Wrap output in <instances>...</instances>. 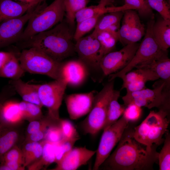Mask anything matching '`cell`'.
Wrapping results in <instances>:
<instances>
[{"label":"cell","mask_w":170,"mask_h":170,"mask_svg":"<svg viewBox=\"0 0 170 170\" xmlns=\"http://www.w3.org/2000/svg\"><path fill=\"white\" fill-rule=\"evenodd\" d=\"M133 131L134 128L128 126L126 128L116 148L101 165V168L107 170L153 169L154 164L158 162L157 147L151 150L144 147L134 138Z\"/></svg>","instance_id":"obj_1"},{"label":"cell","mask_w":170,"mask_h":170,"mask_svg":"<svg viewBox=\"0 0 170 170\" xmlns=\"http://www.w3.org/2000/svg\"><path fill=\"white\" fill-rule=\"evenodd\" d=\"M67 22L63 20L53 28L22 41L25 48H35L54 60L61 62L75 52L73 34Z\"/></svg>","instance_id":"obj_2"},{"label":"cell","mask_w":170,"mask_h":170,"mask_svg":"<svg viewBox=\"0 0 170 170\" xmlns=\"http://www.w3.org/2000/svg\"><path fill=\"white\" fill-rule=\"evenodd\" d=\"M169 113L162 110L150 111L141 124L134 128V139L149 150L161 145L164 141V135L168 131Z\"/></svg>","instance_id":"obj_3"},{"label":"cell","mask_w":170,"mask_h":170,"mask_svg":"<svg viewBox=\"0 0 170 170\" xmlns=\"http://www.w3.org/2000/svg\"><path fill=\"white\" fill-rule=\"evenodd\" d=\"M154 21V19H150L148 22L144 38L130 62L121 71L109 75L108 81L120 78L138 65L168 58V50L161 48L153 35L152 28Z\"/></svg>","instance_id":"obj_4"},{"label":"cell","mask_w":170,"mask_h":170,"mask_svg":"<svg viewBox=\"0 0 170 170\" xmlns=\"http://www.w3.org/2000/svg\"><path fill=\"white\" fill-rule=\"evenodd\" d=\"M18 60L25 72L46 75L54 80L62 78L63 62L54 60L37 48L23 49Z\"/></svg>","instance_id":"obj_5"},{"label":"cell","mask_w":170,"mask_h":170,"mask_svg":"<svg viewBox=\"0 0 170 170\" xmlns=\"http://www.w3.org/2000/svg\"><path fill=\"white\" fill-rule=\"evenodd\" d=\"M75 51L78 60L83 65L88 76L94 81H101L105 76L100 66L104 55L99 42L96 35L92 33L76 41Z\"/></svg>","instance_id":"obj_6"},{"label":"cell","mask_w":170,"mask_h":170,"mask_svg":"<svg viewBox=\"0 0 170 170\" xmlns=\"http://www.w3.org/2000/svg\"><path fill=\"white\" fill-rule=\"evenodd\" d=\"M169 88L170 84L162 80L154 84L153 89L145 88L136 92H127L122 99L126 106L134 104L149 109L156 107L169 113Z\"/></svg>","instance_id":"obj_7"},{"label":"cell","mask_w":170,"mask_h":170,"mask_svg":"<svg viewBox=\"0 0 170 170\" xmlns=\"http://www.w3.org/2000/svg\"><path fill=\"white\" fill-rule=\"evenodd\" d=\"M65 14L64 0H54L30 19L20 41L26 40L37 34L51 29L63 20Z\"/></svg>","instance_id":"obj_8"},{"label":"cell","mask_w":170,"mask_h":170,"mask_svg":"<svg viewBox=\"0 0 170 170\" xmlns=\"http://www.w3.org/2000/svg\"><path fill=\"white\" fill-rule=\"evenodd\" d=\"M114 83V80L108 81L96 94L92 107L81 124L84 133L94 136L102 130L109 104L115 90Z\"/></svg>","instance_id":"obj_9"},{"label":"cell","mask_w":170,"mask_h":170,"mask_svg":"<svg viewBox=\"0 0 170 170\" xmlns=\"http://www.w3.org/2000/svg\"><path fill=\"white\" fill-rule=\"evenodd\" d=\"M68 84L66 79L55 80L48 83L38 84V97L42 105L48 109V115L59 121V110Z\"/></svg>","instance_id":"obj_10"},{"label":"cell","mask_w":170,"mask_h":170,"mask_svg":"<svg viewBox=\"0 0 170 170\" xmlns=\"http://www.w3.org/2000/svg\"><path fill=\"white\" fill-rule=\"evenodd\" d=\"M128 122L122 116L107 129L104 130L99 145L96 150V156L93 168L97 170L110 155L111 152L120 141Z\"/></svg>","instance_id":"obj_11"},{"label":"cell","mask_w":170,"mask_h":170,"mask_svg":"<svg viewBox=\"0 0 170 170\" xmlns=\"http://www.w3.org/2000/svg\"><path fill=\"white\" fill-rule=\"evenodd\" d=\"M41 2L22 16L10 19L0 24V48L17 41L20 37L26 23L33 15L46 6Z\"/></svg>","instance_id":"obj_12"},{"label":"cell","mask_w":170,"mask_h":170,"mask_svg":"<svg viewBox=\"0 0 170 170\" xmlns=\"http://www.w3.org/2000/svg\"><path fill=\"white\" fill-rule=\"evenodd\" d=\"M139 44L129 43L120 50L112 51L105 54L101 59L100 66L105 76L119 71L130 62Z\"/></svg>","instance_id":"obj_13"},{"label":"cell","mask_w":170,"mask_h":170,"mask_svg":"<svg viewBox=\"0 0 170 170\" xmlns=\"http://www.w3.org/2000/svg\"><path fill=\"white\" fill-rule=\"evenodd\" d=\"M119 41L124 46L137 42L144 36L145 30L137 12L133 9L123 11Z\"/></svg>","instance_id":"obj_14"},{"label":"cell","mask_w":170,"mask_h":170,"mask_svg":"<svg viewBox=\"0 0 170 170\" xmlns=\"http://www.w3.org/2000/svg\"><path fill=\"white\" fill-rule=\"evenodd\" d=\"M97 93L93 90L87 93L67 95L65 101L70 118L76 120L88 114L92 107Z\"/></svg>","instance_id":"obj_15"},{"label":"cell","mask_w":170,"mask_h":170,"mask_svg":"<svg viewBox=\"0 0 170 170\" xmlns=\"http://www.w3.org/2000/svg\"><path fill=\"white\" fill-rule=\"evenodd\" d=\"M96 152V150H89L86 146L73 148L52 170H76L86 164Z\"/></svg>","instance_id":"obj_16"},{"label":"cell","mask_w":170,"mask_h":170,"mask_svg":"<svg viewBox=\"0 0 170 170\" xmlns=\"http://www.w3.org/2000/svg\"><path fill=\"white\" fill-rule=\"evenodd\" d=\"M62 79H66L68 84L77 86L82 84L88 76L82 64L78 60L63 62Z\"/></svg>","instance_id":"obj_17"},{"label":"cell","mask_w":170,"mask_h":170,"mask_svg":"<svg viewBox=\"0 0 170 170\" xmlns=\"http://www.w3.org/2000/svg\"><path fill=\"white\" fill-rule=\"evenodd\" d=\"M43 1L25 4L13 0H0V23L20 17Z\"/></svg>","instance_id":"obj_18"},{"label":"cell","mask_w":170,"mask_h":170,"mask_svg":"<svg viewBox=\"0 0 170 170\" xmlns=\"http://www.w3.org/2000/svg\"><path fill=\"white\" fill-rule=\"evenodd\" d=\"M14 125L3 121L0 123V160L3 156L15 145L20 137Z\"/></svg>","instance_id":"obj_19"},{"label":"cell","mask_w":170,"mask_h":170,"mask_svg":"<svg viewBox=\"0 0 170 170\" xmlns=\"http://www.w3.org/2000/svg\"><path fill=\"white\" fill-rule=\"evenodd\" d=\"M115 0H100L97 5L86 7L79 11L75 16L77 23L98 14L119 11L118 7L107 6L111 5Z\"/></svg>","instance_id":"obj_20"},{"label":"cell","mask_w":170,"mask_h":170,"mask_svg":"<svg viewBox=\"0 0 170 170\" xmlns=\"http://www.w3.org/2000/svg\"><path fill=\"white\" fill-rule=\"evenodd\" d=\"M11 83L14 90L25 101L33 103L42 107L37 91L38 84L26 82L21 79L13 80Z\"/></svg>","instance_id":"obj_21"},{"label":"cell","mask_w":170,"mask_h":170,"mask_svg":"<svg viewBox=\"0 0 170 170\" xmlns=\"http://www.w3.org/2000/svg\"><path fill=\"white\" fill-rule=\"evenodd\" d=\"M152 32L156 42L161 48L167 50L170 47V20L161 17L154 21Z\"/></svg>","instance_id":"obj_22"},{"label":"cell","mask_w":170,"mask_h":170,"mask_svg":"<svg viewBox=\"0 0 170 170\" xmlns=\"http://www.w3.org/2000/svg\"><path fill=\"white\" fill-rule=\"evenodd\" d=\"M120 96V92L115 90L109 102L106 117L102 130H105L116 122L123 114L126 106L123 104H120L118 99Z\"/></svg>","instance_id":"obj_23"},{"label":"cell","mask_w":170,"mask_h":170,"mask_svg":"<svg viewBox=\"0 0 170 170\" xmlns=\"http://www.w3.org/2000/svg\"><path fill=\"white\" fill-rule=\"evenodd\" d=\"M136 68H146L155 73L162 80L170 84V59L169 58L154 60L137 65Z\"/></svg>","instance_id":"obj_24"},{"label":"cell","mask_w":170,"mask_h":170,"mask_svg":"<svg viewBox=\"0 0 170 170\" xmlns=\"http://www.w3.org/2000/svg\"><path fill=\"white\" fill-rule=\"evenodd\" d=\"M2 114L3 121L9 124L16 125L24 119L19 106V103L12 101L2 103Z\"/></svg>","instance_id":"obj_25"},{"label":"cell","mask_w":170,"mask_h":170,"mask_svg":"<svg viewBox=\"0 0 170 170\" xmlns=\"http://www.w3.org/2000/svg\"><path fill=\"white\" fill-rule=\"evenodd\" d=\"M43 149L42 156L37 160L28 166L30 170L41 169L48 166L55 161V147L54 143L45 140L42 141Z\"/></svg>","instance_id":"obj_26"},{"label":"cell","mask_w":170,"mask_h":170,"mask_svg":"<svg viewBox=\"0 0 170 170\" xmlns=\"http://www.w3.org/2000/svg\"><path fill=\"white\" fill-rule=\"evenodd\" d=\"M26 72L22 67L18 59L13 53L6 64L0 68V77L12 80L20 79Z\"/></svg>","instance_id":"obj_27"},{"label":"cell","mask_w":170,"mask_h":170,"mask_svg":"<svg viewBox=\"0 0 170 170\" xmlns=\"http://www.w3.org/2000/svg\"><path fill=\"white\" fill-rule=\"evenodd\" d=\"M43 149L42 141L40 142H27L22 150L25 167L38 160L41 157Z\"/></svg>","instance_id":"obj_28"},{"label":"cell","mask_w":170,"mask_h":170,"mask_svg":"<svg viewBox=\"0 0 170 170\" xmlns=\"http://www.w3.org/2000/svg\"><path fill=\"white\" fill-rule=\"evenodd\" d=\"M90 2V0H64L66 21L70 26H74L76 14L87 7Z\"/></svg>","instance_id":"obj_29"},{"label":"cell","mask_w":170,"mask_h":170,"mask_svg":"<svg viewBox=\"0 0 170 170\" xmlns=\"http://www.w3.org/2000/svg\"><path fill=\"white\" fill-rule=\"evenodd\" d=\"M123 14V11L113 12L103 14L99 19L92 33L95 34L106 30L113 25L120 24Z\"/></svg>","instance_id":"obj_30"},{"label":"cell","mask_w":170,"mask_h":170,"mask_svg":"<svg viewBox=\"0 0 170 170\" xmlns=\"http://www.w3.org/2000/svg\"><path fill=\"white\" fill-rule=\"evenodd\" d=\"M92 33H93L92 32ZM99 42L104 55L112 52L115 48L119 38L106 30L93 33Z\"/></svg>","instance_id":"obj_31"},{"label":"cell","mask_w":170,"mask_h":170,"mask_svg":"<svg viewBox=\"0 0 170 170\" xmlns=\"http://www.w3.org/2000/svg\"><path fill=\"white\" fill-rule=\"evenodd\" d=\"M19 103L24 119L31 122L40 120L43 117L41 109L42 107L38 105L24 101Z\"/></svg>","instance_id":"obj_32"},{"label":"cell","mask_w":170,"mask_h":170,"mask_svg":"<svg viewBox=\"0 0 170 170\" xmlns=\"http://www.w3.org/2000/svg\"><path fill=\"white\" fill-rule=\"evenodd\" d=\"M102 15H96L77 23L76 29L73 35V39L75 41L94 29L99 19Z\"/></svg>","instance_id":"obj_33"},{"label":"cell","mask_w":170,"mask_h":170,"mask_svg":"<svg viewBox=\"0 0 170 170\" xmlns=\"http://www.w3.org/2000/svg\"><path fill=\"white\" fill-rule=\"evenodd\" d=\"M164 145L158 155L160 170L170 169V135L168 131L165 133Z\"/></svg>","instance_id":"obj_34"},{"label":"cell","mask_w":170,"mask_h":170,"mask_svg":"<svg viewBox=\"0 0 170 170\" xmlns=\"http://www.w3.org/2000/svg\"><path fill=\"white\" fill-rule=\"evenodd\" d=\"M63 139L76 141L80 139L77 132L72 123L68 120L60 119L59 121Z\"/></svg>","instance_id":"obj_35"},{"label":"cell","mask_w":170,"mask_h":170,"mask_svg":"<svg viewBox=\"0 0 170 170\" xmlns=\"http://www.w3.org/2000/svg\"><path fill=\"white\" fill-rule=\"evenodd\" d=\"M76 141L62 139L60 141L54 143L55 147V161L59 162L73 148Z\"/></svg>","instance_id":"obj_36"},{"label":"cell","mask_w":170,"mask_h":170,"mask_svg":"<svg viewBox=\"0 0 170 170\" xmlns=\"http://www.w3.org/2000/svg\"><path fill=\"white\" fill-rule=\"evenodd\" d=\"M125 4L132 7L133 10L138 11L139 16L154 19V14L152 9L145 6L139 0H124Z\"/></svg>","instance_id":"obj_37"},{"label":"cell","mask_w":170,"mask_h":170,"mask_svg":"<svg viewBox=\"0 0 170 170\" xmlns=\"http://www.w3.org/2000/svg\"><path fill=\"white\" fill-rule=\"evenodd\" d=\"M9 162H16L24 165V156L22 150L14 145L2 157L0 163ZM25 167V166H24Z\"/></svg>","instance_id":"obj_38"},{"label":"cell","mask_w":170,"mask_h":170,"mask_svg":"<svg viewBox=\"0 0 170 170\" xmlns=\"http://www.w3.org/2000/svg\"><path fill=\"white\" fill-rule=\"evenodd\" d=\"M62 139V134L59 121L48 128L45 133L44 138V140L53 143L58 142Z\"/></svg>","instance_id":"obj_39"},{"label":"cell","mask_w":170,"mask_h":170,"mask_svg":"<svg viewBox=\"0 0 170 170\" xmlns=\"http://www.w3.org/2000/svg\"><path fill=\"white\" fill-rule=\"evenodd\" d=\"M142 112V107L130 104L126 106L122 116L128 122H136L141 117Z\"/></svg>","instance_id":"obj_40"},{"label":"cell","mask_w":170,"mask_h":170,"mask_svg":"<svg viewBox=\"0 0 170 170\" xmlns=\"http://www.w3.org/2000/svg\"><path fill=\"white\" fill-rule=\"evenodd\" d=\"M147 1L150 8L157 11L162 18L166 20H170V5L158 0Z\"/></svg>","instance_id":"obj_41"},{"label":"cell","mask_w":170,"mask_h":170,"mask_svg":"<svg viewBox=\"0 0 170 170\" xmlns=\"http://www.w3.org/2000/svg\"><path fill=\"white\" fill-rule=\"evenodd\" d=\"M147 82L144 80H138L130 83L126 85L123 88H125L127 92H133L141 90L145 88Z\"/></svg>","instance_id":"obj_42"},{"label":"cell","mask_w":170,"mask_h":170,"mask_svg":"<svg viewBox=\"0 0 170 170\" xmlns=\"http://www.w3.org/2000/svg\"><path fill=\"white\" fill-rule=\"evenodd\" d=\"M45 131L40 130L27 135V142H38L44 139Z\"/></svg>","instance_id":"obj_43"},{"label":"cell","mask_w":170,"mask_h":170,"mask_svg":"<svg viewBox=\"0 0 170 170\" xmlns=\"http://www.w3.org/2000/svg\"><path fill=\"white\" fill-rule=\"evenodd\" d=\"M13 54L11 52L0 51V68L8 60Z\"/></svg>","instance_id":"obj_44"},{"label":"cell","mask_w":170,"mask_h":170,"mask_svg":"<svg viewBox=\"0 0 170 170\" xmlns=\"http://www.w3.org/2000/svg\"><path fill=\"white\" fill-rule=\"evenodd\" d=\"M0 163L6 165L9 170H24L25 167L23 165L16 162H9Z\"/></svg>","instance_id":"obj_45"},{"label":"cell","mask_w":170,"mask_h":170,"mask_svg":"<svg viewBox=\"0 0 170 170\" xmlns=\"http://www.w3.org/2000/svg\"><path fill=\"white\" fill-rule=\"evenodd\" d=\"M16 2L25 4H31L46 0H13Z\"/></svg>","instance_id":"obj_46"},{"label":"cell","mask_w":170,"mask_h":170,"mask_svg":"<svg viewBox=\"0 0 170 170\" xmlns=\"http://www.w3.org/2000/svg\"><path fill=\"white\" fill-rule=\"evenodd\" d=\"M2 103L0 99V123L3 121V118L2 114Z\"/></svg>","instance_id":"obj_47"},{"label":"cell","mask_w":170,"mask_h":170,"mask_svg":"<svg viewBox=\"0 0 170 170\" xmlns=\"http://www.w3.org/2000/svg\"><path fill=\"white\" fill-rule=\"evenodd\" d=\"M159 1H160L164 3L167 4L168 5H170V4H169L167 2L166 0H158Z\"/></svg>","instance_id":"obj_48"}]
</instances>
